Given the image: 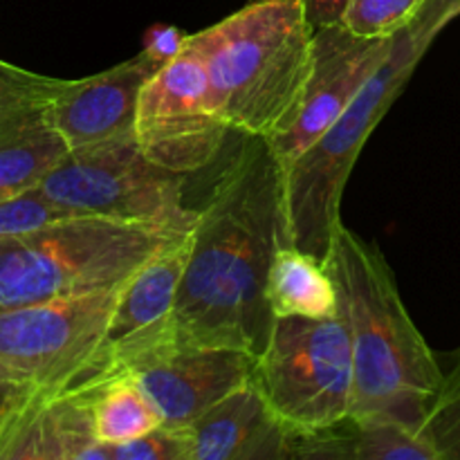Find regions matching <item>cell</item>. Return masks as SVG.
<instances>
[{
	"label": "cell",
	"instance_id": "1",
	"mask_svg": "<svg viewBox=\"0 0 460 460\" xmlns=\"http://www.w3.org/2000/svg\"><path fill=\"white\" fill-rule=\"evenodd\" d=\"M288 243L283 175L263 137H245L198 209L173 310V346L259 355L274 314L268 279Z\"/></svg>",
	"mask_w": 460,
	"mask_h": 460
},
{
	"label": "cell",
	"instance_id": "2",
	"mask_svg": "<svg viewBox=\"0 0 460 460\" xmlns=\"http://www.w3.org/2000/svg\"><path fill=\"white\" fill-rule=\"evenodd\" d=\"M323 263L353 350L350 418H394L422 429L445 371L413 323L385 254L340 225Z\"/></svg>",
	"mask_w": 460,
	"mask_h": 460
},
{
	"label": "cell",
	"instance_id": "3",
	"mask_svg": "<svg viewBox=\"0 0 460 460\" xmlns=\"http://www.w3.org/2000/svg\"><path fill=\"white\" fill-rule=\"evenodd\" d=\"M314 27L304 0H252L189 34L234 133L277 137L295 117L313 70Z\"/></svg>",
	"mask_w": 460,
	"mask_h": 460
},
{
	"label": "cell",
	"instance_id": "4",
	"mask_svg": "<svg viewBox=\"0 0 460 460\" xmlns=\"http://www.w3.org/2000/svg\"><path fill=\"white\" fill-rule=\"evenodd\" d=\"M182 234L76 216L0 238V310L115 290Z\"/></svg>",
	"mask_w": 460,
	"mask_h": 460
},
{
	"label": "cell",
	"instance_id": "5",
	"mask_svg": "<svg viewBox=\"0 0 460 460\" xmlns=\"http://www.w3.org/2000/svg\"><path fill=\"white\" fill-rule=\"evenodd\" d=\"M427 49L409 27L400 31L389 58L335 124L296 160L281 166L288 243L326 259L341 225V196L359 153Z\"/></svg>",
	"mask_w": 460,
	"mask_h": 460
},
{
	"label": "cell",
	"instance_id": "6",
	"mask_svg": "<svg viewBox=\"0 0 460 460\" xmlns=\"http://www.w3.org/2000/svg\"><path fill=\"white\" fill-rule=\"evenodd\" d=\"M252 380L295 436L319 434L349 420L353 350L344 317H274Z\"/></svg>",
	"mask_w": 460,
	"mask_h": 460
},
{
	"label": "cell",
	"instance_id": "7",
	"mask_svg": "<svg viewBox=\"0 0 460 460\" xmlns=\"http://www.w3.org/2000/svg\"><path fill=\"white\" fill-rule=\"evenodd\" d=\"M184 182L187 175L155 164L128 133L72 148L36 189L76 216L191 232L198 209L184 202Z\"/></svg>",
	"mask_w": 460,
	"mask_h": 460
},
{
	"label": "cell",
	"instance_id": "8",
	"mask_svg": "<svg viewBox=\"0 0 460 460\" xmlns=\"http://www.w3.org/2000/svg\"><path fill=\"white\" fill-rule=\"evenodd\" d=\"M119 290L0 310V371L39 394L106 382L103 346Z\"/></svg>",
	"mask_w": 460,
	"mask_h": 460
},
{
	"label": "cell",
	"instance_id": "9",
	"mask_svg": "<svg viewBox=\"0 0 460 460\" xmlns=\"http://www.w3.org/2000/svg\"><path fill=\"white\" fill-rule=\"evenodd\" d=\"M229 133L234 130L216 103L205 61L187 40L144 85L135 137L155 164L189 178L218 160Z\"/></svg>",
	"mask_w": 460,
	"mask_h": 460
},
{
	"label": "cell",
	"instance_id": "10",
	"mask_svg": "<svg viewBox=\"0 0 460 460\" xmlns=\"http://www.w3.org/2000/svg\"><path fill=\"white\" fill-rule=\"evenodd\" d=\"M394 45L395 36L368 39L353 34L341 22L314 30L313 70L299 108L286 130L265 139L279 164H290L335 124L389 58Z\"/></svg>",
	"mask_w": 460,
	"mask_h": 460
},
{
	"label": "cell",
	"instance_id": "11",
	"mask_svg": "<svg viewBox=\"0 0 460 460\" xmlns=\"http://www.w3.org/2000/svg\"><path fill=\"white\" fill-rule=\"evenodd\" d=\"M191 232L166 243L121 286L103 346L106 380L135 373L173 349V310L191 250Z\"/></svg>",
	"mask_w": 460,
	"mask_h": 460
},
{
	"label": "cell",
	"instance_id": "12",
	"mask_svg": "<svg viewBox=\"0 0 460 460\" xmlns=\"http://www.w3.org/2000/svg\"><path fill=\"white\" fill-rule=\"evenodd\" d=\"M256 355L225 346L184 344L137 368L135 380L166 427H189L254 377Z\"/></svg>",
	"mask_w": 460,
	"mask_h": 460
},
{
	"label": "cell",
	"instance_id": "13",
	"mask_svg": "<svg viewBox=\"0 0 460 460\" xmlns=\"http://www.w3.org/2000/svg\"><path fill=\"white\" fill-rule=\"evenodd\" d=\"M160 63L139 52L99 75L67 81L48 103V117L72 148L135 133L139 94Z\"/></svg>",
	"mask_w": 460,
	"mask_h": 460
},
{
	"label": "cell",
	"instance_id": "14",
	"mask_svg": "<svg viewBox=\"0 0 460 460\" xmlns=\"http://www.w3.org/2000/svg\"><path fill=\"white\" fill-rule=\"evenodd\" d=\"M97 386L36 395L0 443V460H108L94 429Z\"/></svg>",
	"mask_w": 460,
	"mask_h": 460
},
{
	"label": "cell",
	"instance_id": "15",
	"mask_svg": "<svg viewBox=\"0 0 460 460\" xmlns=\"http://www.w3.org/2000/svg\"><path fill=\"white\" fill-rule=\"evenodd\" d=\"M191 460L292 458V431L268 407L254 380L189 425Z\"/></svg>",
	"mask_w": 460,
	"mask_h": 460
},
{
	"label": "cell",
	"instance_id": "16",
	"mask_svg": "<svg viewBox=\"0 0 460 460\" xmlns=\"http://www.w3.org/2000/svg\"><path fill=\"white\" fill-rule=\"evenodd\" d=\"M70 153L48 117V106L0 126V202L31 191Z\"/></svg>",
	"mask_w": 460,
	"mask_h": 460
},
{
	"label": "cell",
	"instance_id": "17",
	"mask_svg": "<svg viewBox=\"0 0 460 460\" xmlns=\"http://www.w3.org/2000/svg\"><path fill=\"white\" fill-rule=\"evenodd\" d=\"M268 304L274 317L326 319L340 314L337 288L326 263L292 243H283L274 254Z\"/></svg>",
	"mask_w": 460,
	"mask_h": 460
},
{
	"label": "cell",
	"instance_id": "18",
	"mask_svg": "<svg viewBox=\"0 0 460 460\" xmlns=\"http://www.w3.org/2000/svg\"><path fill=\"white\" fill-rule=\"evenodd\" d=\"M160 425V413L130 373L111 377L94 391V429L99 443H128Z\"/></svg>",
	"mask_w": 460,
	"mask_h": 460
},
{
	"label": "cell",
	"instance_id": "19",
	"mask_svg": "<svg viewBox=\"0 0 460 460\" xmlns=\"http://www.w3.org/2000/svg\"><path fill=\"white\" fill-rule=\"evenodd\" d=\"M353 460H438L422 429L394 418H349Z\"/></svg>",
	"mask_w": 460,
	"mask_h": 460
},
{
	"label": "cell",
	"instance_id": "20",
	"mask_svg": "<svg viewBox=\"0 0 460 460\" xmlns=\"http://www.w3.org/2000/svg\"><path fill=\"white\" fill-rule=\"evenodd\" d=\"M66 84V79L39 75L0 58V126L22 112L48 106Z\"/></svg>",
	"mask_w": 460,
	"mask_h": 460
},
{
	"label": "cell",
	"instance_id": "21",
	"mask_svg": "<svg viewBox=\"0 0 460 460\" xmlns=\"http://www.w3.org/2000/svg\"><path fill=\"white\" fill-rule=\"evenodd\" d=\"M427 0H349L341 25L358 36L394 39L407 30Z\"/></svg>",
	"mask_w": 460,
	"mask_h": 460
},
{
	"label": "cell",
	"instance_id": "22",
	"mask_svg": "<svg viewBox=\"0 0 460 460\" xmlns=\"http://www.w3.org/2000/svg\"><path fill=\"white\" fill-rule=\"evenodd\" d=\"M422 434L438 460H460V359L445 373L443 385L427 409Z\"/></svg>",
	"mask_w": 460,
	"mask_h": 460
},
{
	"label": "cell",
	"instance_id": "23",
	"mask_svg": "<svg viewBox=\"0 0 460 460\" xmlns=\"http://www.w3.org/2000/svg\"><path fill=\"white\" fill-rule=\"evenodd\" d=\"M108 460H191L189 427H155L139 438L106 445Z\"/></svg>",
	"mask_w": 460,
	"mask_h": 460
},
{
	"label": "cell",
	"instance_id": "24",
	"mask_svg": "<svg viewBox=\"0 0 460 460\" xmlns=\"http://www.w3.org/2000/svg\"><path fill=\"white\" fill-rule=\"evenodd\" d=\"M66 218H76V214L49 202L39 189H31V191L0 202V238L39 229L43 225Z\"/></svg>",
	"mask_w": 460,
	"mask_h": 460
},
{
	"label": "cell",
	"instance_id": "25",
	"mask_svg": "<svg viewBox=\"0 0 460 460\" xmlns=\"http://www.w3.org/2000/svg\"><path fill=\"white\" fill-rule=\"evenodd\" d=\"M36 395L39 389L0 371V443Z\"/></svg>",
	"mask_w": 460,
	"mask_h": 460
},
{
	"label": "cell",
	"instance_id": "26",
	"mask_svg": "<svg viewBox=\"0 0 460 460\" xmlns=\"http://www.w3.org/2000/svg\"><path fill=\"white\" fill-rule=\"evenodd\" d=\"M458 16L460 0H427L420 12H418V16L413 18L411 25H409V30L429 48L436 36Z\"/></svg>",
	"mask_w": 460,
	"mask_h": 460
},
{
	"label": "cell",
	"instance_id": "27",
	"mask_svg": "<svg viewBox=\"0 0 460 460\" xmlns=\"http://www.w3.org/2000/svg\"><path fill=\"white\" fill-rule=\"evenodd\" d=\"M189 34H184L182 30L173 25H153L151 30L144 34V45L142 52L148 54L155 63L164 66L171 58L178 57L180 52L187 45Z\"/></svg>",
	"mask_w": 460,
	"mask_h": 460
},
{
	"label": "cell",
	"instance_id": "28",
	"mask_svg": "<svg viewBox=\"0 0 460 460\" xmlns=\"http://www.w3.org/2000/svg\"><path fill=\"white\" fill-rule=\"evenodd\" d=\"M346 3L349 0H304L305 16H308L310 25L314 30L337 25V22H341V16H344Z\"/></svg>",
	"mask_w": 460,
	"mask_h": 460
}]
</instances>
